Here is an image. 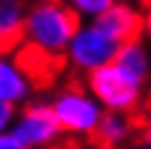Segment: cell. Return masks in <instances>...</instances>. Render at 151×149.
Returning a JSON list of instances; mask_svg holds the SVG:
<instances>
[{"label":"cell","mask_w":151,"mask_h":149,"mask_svg":"<svg viewBox=\"0 0 151 149\" xmlns=\"http://www.w3.org/2000/svg\"><path fill=\"white\" fill-rule=\"evenodd\" d=\"M29 2H44V0H29Z\"/></svg>","instance_id":"21"},{"label":"cell","mask_w":151,"mask_h":149,"mask_svg":"<svg viewBox=\"0 0 151 149\" xmlns=\"http://www.w3.org/2000/svg\"><path fill=\"white\" fill-rule=\"evenodd\" d=\"M15 107H18V105H13V103H9V101L0 99V134L11 130L13 119H15V112H18Z\"/></svg>","instance_id":"14"},{"label":"cell","mask_w":151,"mask_h":149,"mask_svg":"<svg viewBox=\"0 0 151 149\" xmlns=\"http://www.w3.org/2000/svg\"><path fill=\"white\" fill-rule=\"evenodd\" d=\"M9 132L15 134L31 149H48L61 136V127L53 114V107L44 101L27 103L20 112H15L13 125Z\"/></svg>","instance_id":"5"},{"label":"cell","mask_w":151,"mask_h":149,"mask_svg":"<svg viewBox=\"0 0 151 149\" xmlns=\"http://www.w3.org/2000/svg\"><path fill=\"white\" fill-rule=\"evenodd\" d=\"M81 27V15L64 0L31 2L24 20V40L50 53H64Z\"/></svg>","instance_id":"1"},{"label":"cell","mask_w":151,"mask_h":149,"mask_svg":"<svg viewBox=\"0 0 151 149\" xmlns=\"http://www.w3.org/2000/svg\"><path fill=\"white\" fill-rule=\"evenodd\" d=\"M118 46L121 44L114 37H110L99 24L90 22V24H81L77 29V33L72 35V40L66 46L64 55L66 61L75 70L90 73L103 64H110L116 55Z\"/></svg>","instance_id":"4"},{"label":"cell","mask_w":151,"mask_h":149,"mask_svg":"<svg viewBox=\"0 0 151 149\" xmlns=\"http://www.w3.org/2000/svg\"><path fill=\"white\" fill-rule=\"evenodd\" d=\"M112 64L125 77L136 81L138 86H145V81L151 75V55H149L147 46L142 44V40H132V42L121 44Z\"/></svg>","instance_id":"9"},{"label":"cell","mask_w":151,"mask_h":149,"mask_svg":"<svg viewBox=\"0 0 151 149\" xmlns=\"http://www.w3.org/2000/svg\"><path fill=\"white\" fill-rule=\"evenodd\" d=\"M92 22L99 24L118 44L132 42V40H142V11L134 2L114 0Z\"/></svg>","instance_id":"7"},{"label":"cell","mask_w":151,"mask_h":149,"mask_svg":"<svg viewBox=\"0 0 151 149\" xmlns=\"http://www.w3.org/2000/svg\"><path fill=\"white\" fill-rule=\"evenodd\" d=\"M132 132H134V116L123 114V112L103 110L92 138H94L96 147L101 149H116L132 136Z\"/></svg>","instance_id":"10"},{"label":"cell","mask_w":151,"mask_h":149,"mask_svg":"<svg viewBox=\"0 0 151 149\" xmlns=\"http://www.w3.org/2000/svg\"><path fill=\"white\" fill-rule=\"evenodd\" d=\"M48 149H79V147H77L75 143H66V145H57L55 143V145H50Z\"/></svg>","instance_id":"17"},{"label":"cell","mask_w":151,"mask_h":149,"mask_svg":"<svg viewBox=\"0 0 151 149\" xmlns=\"http://www.w3.org/2000/svg\"><path fill=\"white\" fill-rule=\"evenodd\" d=\"M140 4H142V7H149V4H151V0H140Z\"/></svg>","instance_id":"20"},{"label":"cell","mask_w":151,"mask_h":149,"mask_svg":"<svg viewBox=\"0 0 151 149\" xmlns=\"http://www.w3.org/2000/svg\"><path fill=\"white\" fill-rule=\"evenodd\" d=\"M31 90L33 86L27 75L18 68V64L9 55H0V99L20 105L29 99Z\"/></svg>","instance_id":"11"},{"label":"cell","mask_w":151,"mask_h":149,"mask_svg":"<svg viewBox=\"0 0 151 149\" xmlns=\"http://www.w3.org/2000/svg\"><path fill=\"white\" fill-rule=\"evenodd\" d=\"M50 107L61 134L70 136H92L103 114V107L96 103V99L77 83L61 88L53 96Z\"/></svg>","instance_id":"3"},{"label":"cell","mask_w":151,"mask_h":149,"mask_svg":"<svg viewBox=\"0 0 151 149\" xmlns=\"http://www.w3.org/2000/svg\"><path fill=\"white\" fill-rule=\"evenodd\" d=\"M0 149H31V147H27L15 134H11V132H2V134H0Z\"/></svg>","instance_id":"15"},{"label":"cell","mask_w":151,"mask_h":149,"mask_svg":"<svg viewBox=\"0 0 151 149\" xmlns=\"http://www.w3.org/2000/svg\"><path fill=\"white\" fill-rule=\"evenodd\" d=\"M145 114L151 116V90H149V94L145 96Z\"/></svg>","instance_id":"18"},{"label":"cell","mask_w":151,"mask_h":149,"mask_svg":"<svg viewBox=\"0 0 151 149\" xmlns=\"http://www.w3.org/2000/svg\"><path fill=\"white\" fill-rule=\"evenodd\" d=\"M29 0H0V55H11L24 42Z\"/></svg>","instance_id":"8"},{"label":"cell","mask_w":151,"mask_h":149,"mask_svg":"<svg viewBox=\"0 0 151 149\" xmlns=\"http://www.w3.org/2000/svg\"><path fill=\"white\" fill-rule=\"evenodd\" d=\"M11 55H13L11 59L18 64V68L27 75V79L31 81L33 88L53 86L55 79L59 77V73L66 68V64H68L64 53H50V50H44V48H40V46L27 42V40H24Z\"/></svg>","instance_id":"6"},{"label":"cell","mask_w":151,"mask_h":149,"mask_svg":"<svg viewBox=\"0 0 151 149\" xmlns=\"http://www.w3.org/2000/svg\"><path fill=\"white\" fill-rule=\"evenodd\" d=\"M121 2H134V0H121Z\"/></svg>","instance_id":"22"},{"label":"cell","mask_w":151,"mask_h":149,"mask_svg":"<svg viewBox=\"0 0 151 149\" xmlns=\"http://www.w3.org/2000/svg\"><path fill=\"white\" fill-rule=\"evenodd\" d=\"M132 149H151V145H147V143H140V140H138V145H136V147H132Z\"/></svg>","instance_id":"19"},{"label":"cell","mask_w":151,"mask_h":149,"mask_svg":"<svg viewBox=\"0 0 151 149\" xmlns=\"http://www.w3.org/2000/svg\"><path fill=\"white\" fill-rule=\"evenodd\" d=\"M142 35L151 42V4L145 7V13H142Z\"/></svg>","instance_id":"16"},{"label":"cell","mask_w":151,"mask_h":149,"mask_svg":"<svg viewBox=\"0 0 151 149\" xmlns=\"http://www.w3.org/2000/svg\"><path fill=\"white\" fill-rule=\"evenodd\" d=\"M134 132L138 134L140 143L151 145V116H147V114L134 116Z\"/></svg>","instance_id":"13"},{"label":"cell","mask_w":151,"mask_h":149,"mask_svg":"<svg viewBox=\"0 0 151 149\" xmlns=\"http://www.w3.org/2000/svg\"><path fill=\"white\" fill-rule=\"evenodd\" d=\"M88 92L96 99V103L107 112L134 114L142 103V86L125 77L116 66L103 64L99 68L86 73Z\"/></svg>","instance_id":"2"},{"label":"cell","mask_w":151,"mask_h":149,"mask_svg":"<svg viewBox=\"0 0 151 149\" xmlns=\"http://www.w3.org/2000/svg\"><path fill=\"white\" fill-rule=\"evenodd\" d=\"M70 9H75L81 18H90L94 20L101 11H105L114 0H64Z\"/></svg>","instance_id":"12"}]
</instances>
